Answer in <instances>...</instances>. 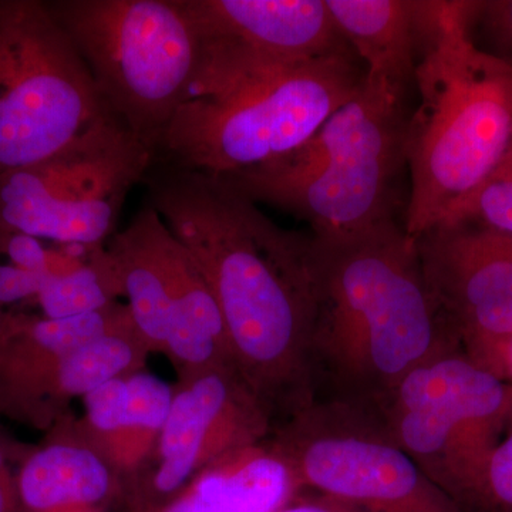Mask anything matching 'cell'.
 <instances>
[{"label":"cell","instance_id":"13","mask_svg":"<svg viewBox=\"0 0 512 512\" xmlns=\"http://www.w3.org/2000/svg\"><path fill=\"white\" fill-rule=\"evenodd\" d=\"M416 239L421 268L451 335L473 360L512 338V237L468 222Z\"/></svg>","mask_w":512,"mask_h":512},{"label":"cell","instance_id":"19","mask_svg":"<svg viewBox=\"0 0 512 512\" xmlns=\"http://www.w3.org/2000/svg\"><path fill=\"white\" fill-rule=\"evenodd\" d=\"M164 355L178 380L215 367H237L220 306L187 248L178 266Z\"/></svg>","mask_w":512,"mask_h":512},{"label":"cell","instance_id":"26","mask_svg":"<svg viewBox=\"0 0 512 512\" xmlns=\"http://www.w3.org/2000/svg\"><path fill=\"white\" fill-rule=\"evenodd\" d=\"M26 448L10 440L0 429V512H18L16 473Z\"/></svg>","mask_w":512,"mask_h":512},{"label":"cell","instance_id":"22","mask_svg":"<svg viewBox=\"0 0 512 512\" xmlns=\"http://www.w3.org/2000/svg\"><path fill=\"white\" fill-rule=\"evenodd\" d=\"M468 222L512 237V147L490 177L443 224Z\"/></svg>","mask_w":512,"mask_h":512},{"label":"cell","instance_id":"2","mask_svg":"<svg viewBox=\"0 0 512 512\" xmlns=\"http://www.w3.org/2000/svg\"><path fill=\"white\" fill-rule=\"evenodd\" d=\"M315 402L375 409L414 367L461 349L427 288L416 239L397 220L311 235Z\"/></svg>","mask_w":512,"mask_h":512},{"label":"cell","instance_id":"5","mask_svg":"<svg viewBox=\"0 0 512 512\" xmlns=\"http://www.w3.org/2000/svg\"><path fill=\"white\" fill-rule=\"evenodd\" d=\"M363 77L352 52L269 70L192 99L165 128L156 158L220 177L272 163L311 140L359 93Z\"/></svg>","mask_w":512,"mask_h":512},{"label":"cell","instance_id":"18","mask_svg":"<svg viewBox=\"0 0 512 512\" xmlns=\"http://www.w3.org/2000/svg\"><path fill=\"white\" fill-rule=\"evenodd\" d=\"M326 5L340 35L366 63L367 79L407 103L419 52L417 0H326Z\"/></svg>","mask_w":512,"mask_h":512},{"label":"cell","instance_id":"7","mask_svg":"<svg viewBox=\"0 0 512 512\" xmlns=\"http://www.w3.org/2000/svg\"><path fill=\"white\" fill-rule=\"evenodd\" d=\"M107 109L42 0H0V177L42 163Z\"/></svg>","mask_w":512,"mask_h":512},{"label":"cell","instance_id":"10","mask_svg":"<svg viewBox=\"0 0 512 512\" xmlns=\"http://www.w3.org/2000/svg\"><path fill=\"white\" fill-rule=\"evenodd\" d=\"M511 403L500 376L454 349L414 367L370 410L467 511L495 446V427Z\"/></svg>","mask_w":512,"mask_h":512},{"label":"cell","instance_id":"4","mask_svg":"<svg viewBox=\"0 0 512 512\" xmlns=\"http://www.w3.org/2000/svg\"><path fill=\"white\" fill-rule=\"evenodd\" d=\"M409 116L406 101L365 76L359 93L298 150L224 178L256 204L308 222L315 237L396 220Z\"/></svg>","mask_w":512,"mask_h":512},{"label":"cell","instance_id":"1","mask_svg":"<svg viewBox=\"0 0 512 512\" xmlns=\"http://www.w3.org/2000/svg\"><path fill=\"white\" fill-rule=\"evenodd\" d=\"M143 183L210 286L239 375L278 429L315 402L311 237L276 225L220 175L156 158Z\"/></svg>","mask_w":512,"mask_h":512},{"label":"cell","instance_id":"12","mask_svg":"<svg viewBox=\"0 0 512 512\" xmlns=\"http://www.w3.org/2000/svg\"><path fill=\"white\" fill-rule=\"evenodd\" d=\"M275 427L237 367L178 380L153 453L124 484L136 512L168 503L192 478L229 453L271 437Z\"/></svg>","mask_w":512,"mask_h":512},{"label":"cell","instance_id":"8","mask_svg":"<svg viewBox=\"0 0 512 512\" xmlns=\"http://www.w3.org/2000/svg\"><path fill=\"white\" fill-rule=\"evenodd\" d=\"M156 151L106 111L56 156L0 177V232L103 247Z\"/></svg>","mask_w":512,"mask_h":512},{"label":"cell","instance_id":"23","mask_svg":"<svg viewBox=\"0 0 512 512\" xmlns=\"http://www.w3.org/2000/svg\"><path fill=\"white\" fill-rule=\"evenodd\" d=\"M471 33L483 52L512 67V0H474Z\"/></svg>","mask_w":512,"mask_h":512},{"label":"cell","instance_id":"15","mask_svg":"<svg viewBox=\"0 0 512 512\" xmlns=\"http://www.w3.org/2000/svg\"><path fill=\"white\" fill-rule=\"evenodd\" d=\"M133 320L127 305L53 319L25 312L0 316V416L15 421L72 350Z\"/></svg>","mask_w":512,"mask_h":512},{"label":"cell","instance_id":"11","mask_svg":"<svg viewBox=\"0 0 512 512\" xmlns=\"http://www.w3.org/2000/svg\"><path fill=\"white\" fill-rule=\"evenodd\" d=\"M200 37L191 99L258 74L352 53L326 0H180Z\"/></svg>","mask_w":512,"mask_h":512},{"label":"cell","instance_id":"20","mask_svg":"<svg viewBox=\"0 0 512 512\" xmlns=\"http://www.w3.org/2000/svg\"><path fill=\"white\" fill-rule=\"evenodd\" d=\"M127 382V406L121 421L119 443L111 460V467L123 484L136 476L153 453L174 396V386L146 370L131 373Z\"/></svg>","mask_w":512,"mask_h":512},{"label":"cell","instance_id":"16","mask_svg":"<svg viewBox=\"0 0 512 512\" xmlns=\"http://www.w3.org/2000/svg\"><path fill=\"white\" fill-rule=\"evenodd\" d=\"M106 249L134 325L150 352L164 355L184 245L146 204Z\"/></svg>","mask_w":512,"mask_h":512},{"label":"cell","instance_id":"17","mask_svg":"<svg viewBox=\"0 0 512 512\" xmlns=\"http://www.w3.org/2000/svg\"><path fill=\"white\" fill-rule=\"evenodd\" d=\"M301 493L292 468L266 439L215 461L151 512H275Z\"/></svg>","mask_w":512,"mask_h":512},{"label":"cell","instance_id":"14","mask_svg":"<svg viewBox=\"0 0 512 512\" xmlns=\"http://www.w3.org/2000/svg\"><path fill=\"white\" fill-rule=\"evenodd\" d=\"M18 512H107L123 480L76 426L72 413L26 448L18 473Z\"/></svg>","mask_w":512,"mask_h":512},{"label":"cell","instance_id":"9","mask_svg":"<svg viewBox=\"0 0 512 512\" xmlns=\"http://www.w3.org/2000/svg\"><path fill=\"white\" fill-rule=\"evenodd\" d=\"M302 491L360 512H467L434 483L373 410L313 402L269 437Z\"/></svg>","mask_w":512,"mask_h":512},{"label":"cell","instance_id":"28","mask_svg":"<svg viewBox=\"0 0 512 512\" xmlns=\"http://www.w3.org/2000/svg\"><path fill=\"white\" fill-rule=\"evenodd\" d=\"M477 363L497 376L501 377V373H505L512 377V338L485 353L481 359L477 360Z\"/></svg>","mask_w":512,"mask_h":512},{"label":"cell","instance_id":"21","mask_svg":"<svg viewBox=\"0 0 512 512\" xmlns=\"http://www.w3.org/2000/svg\"><path fill=\"white\" fill-rule=\"evenodd\" d=\"M119 296L123 293L109 252L94 247L66 271L46 276L35 301L43 316L62 319L104 311L119 303Z\"/></svg>","mask_w":512,"mask_h":512},{"label":"cell","instance_id":"25","mask_svg":"<svg viewBox=\"0 0 512 512\" xmlns=\"http://www.w3.org/2000/svg\"><path fill=\"white\" fill-rule=\"evenodd\" d=\"M45 276L10 264L0 256V316L6 306L36 299Z\"/></svg>","mask_w":512,"mask_h":512},{"label":"cell","instance_id":"3","mask_svg":"<svg viewBox=\"0 0 512 512\" xmlns=\"http://www.w3.org/2000/svg\"><path fill=\"white\" fill-rule=\"evenodd\" d=\"M473 10L468 0H417L419 104L404 140L413 238L450 218L512 147V67L476 45Z\"/></svg>","mask_w":512,"mask_h":512},{"label":"cell","instance_id":"27","mask_svg":"<svg viewBox=\"0 0 512 512\" xmlns=\"http://www.w3.org/2000/svg\"><path fill=\"white\" fill-rule=\"evenodd\" d=\"M275 512H360L342 501L333 500L326 495L312 493V491H302L295 498L279 508Z\"/></svg>","mask_w":512,"mask_h":512},{"label":"cell","instance_id":"6","mask_svg":"<svg viewBox=\"0 0 512 512\" xmlns=\"http://www.w3.org/2000/svg\"><path fill=\"white\" fill-rule=\"evenodd\" d=\"M111 113L157 151L191 97L200 37L180 0H52Z\"/></svg>","mask_w":512,"mask_h":512},{"label":"cell","instance_id":"24","mask_svg":"<svg viewBox=\"0 0 512 512\" xmlns=\"http://www.w3.org/2000/svg\"><path fill=\"white\" fill-rule=\"evenodd\" d=\"M473 504H495L512 511V431L495 444L485 461Z\"/></svg>","mask_w":512,"mask_h":512}]
</instances>
